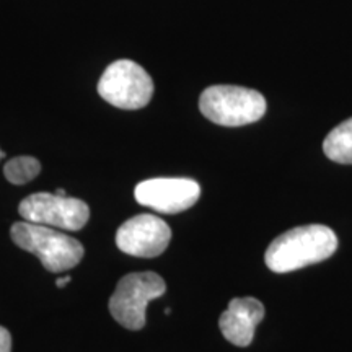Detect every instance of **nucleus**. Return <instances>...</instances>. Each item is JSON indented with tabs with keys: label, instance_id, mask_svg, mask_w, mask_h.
<instances>
[{
	"label": "nucleus",
	"instance_id": "7ed1b4c3",
	"mask_svg": "<svg viewBox=\"0 0 352 352\" xmlns=\"http://www.w3.org/2000/svg\"><path fill=\"white\" fill-rule=\"evenodd\" d=\"M199 109L214 124L239 127L261 120L266 113V100L252 88L214 85L202 91Z\"/></svg>",
	"mask_w": 352,
	"mask_h": 352
},
{
	"label": "nucleus",
	"instance_id": "4468645a",
	"mask_svg": "<svg viewBox=\"0 0 352 352\" xmlns=\"http://www.w3.org/2000/svg\"><path fill=\"white\" fill-rule=\"evenodd\" d=\"M56 195H59V196H67V195H65V191H64V189H56Z\"/></svg>",
	"mask_w": 352,
	"mask_h": 352
},
{
	"label": "nucleus",
	"instance_id": "ddd939ff",
	"mask_svg": "<svg viewBox=\"0 0 352 352\" xmlns=\"http://www.w3.org/2000/svg\"><path fill=\"white\" fill-rule=\"evenodd\" d=\"M70 280H72V277H70V276L60 277V279L56 280V285H57V287H59V289H63V287H65V285H67V284L70 283Z\"/></svg>",
	"mask_w": 352,
	"mask_h": 352
},
{
	"label": "nucleus",
	"instance_id": "1a4fd4ad",
	"mask_svg": "<svg viewBox=\"0 0 352 352\" xmlns=\"http://www.w3.org/2000/svg\"><path fill=\"white\" fill-rule=\"evenodd\" d=\"M264 318L263 303L253 297L233 298L220 315L219 327L223 338L232 344L246 347L253 342L256 327Z\"/></svg>",
	"mask_w": 352,
	"mask_h": 352
},
{
	"label": "nucleus",
	"instance_id": "20e7f679",
	"mask_svg": "<svg viewBox=\"0 0 352 352\" xmlns=\"http://www.w3.org/2000/svg\"><path fill=\"white\" fill-rule=\"evenodd\" d=\"M165 292V280L155 272H132L118 283L109 311L121 327L138 331L145 327V308Z\"/></svg>",
	"mask_w": 352,
	"mask_h": 352
},
{
	"label": "nucleus",
	"instance_id": "39448f33",
	"mask_svg": "<svg viewBox=\"0 0 352 352\" xmlns=\"http://www.w3.org/2000/svg\"><path fill=\"white\" fill-rule=\"evenodd\" d=\"M98 94L116 108L140 109L152 100L153 82L142 65L121 59L109 64L103 72L98 82Z\"/></svg>",
	"mask_w": 352,
	"mask_h": 352
},
{
	"label": "nucleus",
	"instance_id": "423d86ee",
	"mask_svg": "<svg viewBox=\"0 0 352 352\" xmlns=\"http://www.w3.org/2000/svg\"><path fill=\"white\" fill-rule=\"evenodd\" d=\"M21 219L26 222L59 228V230H80L90 219V208L77 197L36 192L25 197L19 206Z\"/></svg>",
	"mask_w": 352,
	"mask_h": 352
},
{
	"label": "nucleus",
	"instance_id": "f257e3e1",
	"mask_svg": "<svg viewBox=\"0 0 352 352\" xmlns=\"http://www.w3.org/2000/svg\"><path fill=\"white\" fill-rule=\"evenodd\" d=\"M338 250V236L320 223L296 227L283 233L267 246L264 261L272 272L284 274L310 264L324 261Z\"/></svg>",
	"mask_w": 352,
	"mask_h": 352
},
{
	"label": "nucleus",
	"instance_id": "2eb2a0df",
	"mask_svg": "<svg viewBox=\"0 0 352 352\" xmlns=\"http://www.w3.org/2000/svg\"><path fill=\"white\" fill-rule=\"evenodd\" d=\"M3 157H6V153H3V152H0V158H3Z\"/></svg>",
	"mask_w": 352,
	"mask_h": 352
},
{
	"label": "nucleus",
	"instance_id": "0eeeda50",
	"mask_svg": "<svg viewBox=\"0 0 352 352\" xmlns=\"http://www.w3.org/2000/svg\"><path fill=\"white\" fill-rule=\"evenodd\" d=\"M171 230L165 220L152 214L135 215L116 232V245L122 253L138 258H155L168 248Z\"/></svg>",
	"mask_w": 352,
	"mask_h": 352
},
{
	"label": "nucleus",
	"instance_id": "9b49d317",
	"mask_svg": "<svg viewBox=\"0 0 352 352\" xmlns=\"http://www.w3.org/2000/svg\"><path fill=\"white\" fill-rule=\"evenodd\" d=\"M41 171V164L34 157H15L3 166V175L12 184H26L33 182Z\"/></svg>",
	"mask_w": 352,
	"mask_h": 352
},
{
	"label": "nucleus",
	"instance_id": "f03ea898",
	"mask_svg": "<svg viewBox=\"0 0 352 352\" xmlns=\"http://www.w3.org/2000/svg\"><path fill=\"white\" fill-rule=\"evenodd\" d=\"M10 236L21 250L36 254L50 272L72 270L82 261L85 253L83 245L78 240L47 226H39L26 220L13 223Z\"/></svg>",
	"mask_w": 352,
	"mask_h": 352
},
{
	"label": "nucleus",
	"instance_id": "f8f14e48",
	"mask_svg": "<svg viewBox=\"0 0 352 352\" xmlns=\"http://www.w3.org/2000/svg\"><path fill=\"white\" fill-rule=\"evenodd\" d=\"M0 352H12V336L3 327H0Z\"/></svg>",
	"mask_w": 352,
	"mask_h": 352
},
{
	"label": "nucleus",
	"instance_id": "6e6552de",
	"mask_svg": "<svg viewBox=\"0 0 352 352\" xmlns=\"http://www.w3.org/2000/svg\"><path fill=\"white\" fill-rule=\"evenodd\" d=\"M201 186L189 178H153L135 186V201L162 214H178L196 204Z\"/></svg>",
	"mask_w": 352,
	"mask_h": 352
},
{
	"label": "nucleus",
	"instance_id": "9d476101",
	"mask_svg": "<svg viewBox=\"0 0 352 352\" xmlns=\"http://www.w3.org/2000/svg\"><path fill=\"white\" fill-rule=\"evenodd\" d=\"M323 152L331 162L352 165V118L329 132L323 140Z\"/></svg>",
	"mask_w": 352,
	"mask_h": 352
}]
</instances>
